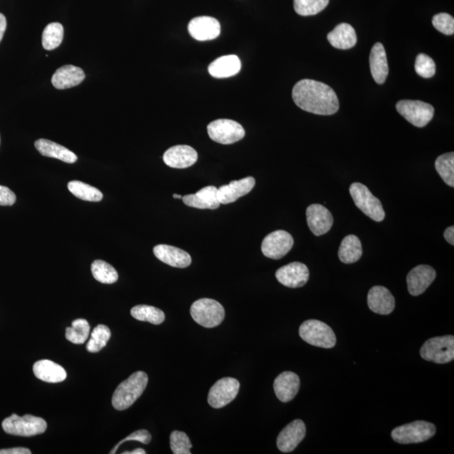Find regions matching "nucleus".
I'll list each match as a JSON object with an SVG mask.
<instances>
[{
  "label": "nucleus",
  "instance_id": "1",
  "mask_svg": "<svg viewBox=\"0 0 454 454\" xmlns=\"http://www.w3.org/2000/svg\"><path fill=\"white\" fill-rule=\"evenodd\" d=\"M292 98L299 108L310 113L331 115L339 110V101L335 91L319 81H299L293 88Z\"/></svg>",
  "mask_w": 454,
  "mask_h": 454
},
{
  "label": "nucleus",
  "instance_id": "2",
  "mask_svg": "<svg viewBox=\"0 0 454 454\" xmlns=\"http://www.w3.org/2000/svg\"><path fill=\"white\" fill-rule=\"evenodd\" d=\"M149 383V376L143 371H138L131 375L125 381L116 388L112 405L117 410L129 408L141 397Z\"/></svg>",
  "mask_w": 454,
  "mask_h": 454
},
{
  "label": "nucleus",
  "instance_id": "3",
  "mask_svg": "<svg viewBox=\"0 0 454 454\" xmlns=\"http://www.w3.org/2000/svg\"><path fill=\"white\" fill-rule=\"evenodd\" d=\"M2 428L10 435L33 437L44 433L48 428V424L44 419L32 415L19 417L17 414H13L3 420Z\"/></svg>",
  "mask_w": 454,
  "mask_h": 454
},
{
  "label": "nucleus",
  "instance_id": "4",
  "mask_svg": "<svg viewBox=\"0 0 454 454\" xmlns=\"http://www.w3.org/2000/svg\"><path fill=\"white\" fill-rule=\"evenodd\" d=\"M299 334L305 343L318 348H332L337 343V337L332 329L324 322L317 320L303 322Z\"/></svg>",
  "mask_w": 454,
  "mask_h": 454
},
{
  "label": "nucleus",
  "instance_id": "5",
  "mask_svg": "<svg viewBox=\"0 0 454 454\" xmlns=\"http://www.w3.org/2000/svg\"><path fill=\"white\" fill-rule=\"evenodd\" d=\"M190 314L196 323L205 328H213L223 321L225 309L218 301L204 298L193 303Z\"/></svg>",
  "mask_w": 454,
  "mask_h": 454
},
{
  "label": "nucleus",
  "instance_id": "6",
  "mask_svg": "<svg viewBox=\"0 0 454 454\" xmlns=\"http://www.w3.org/2000/svg\"><path fill=\"white\" fill-rule=\"evenodd\" d=\"M349 192L356 207L361 211L377 223L385 220L386 212L381 202L372 196L370 190L366 185L360 183H353L349 188Z\"/></svg>",
  "mask_w": 454,
  "mask_h": 454
},
{
  "label": "nucleus",
  "instance_id": "7",
  "mask_svg": "<svg viewBox=\"0 0 454 454\" xmlns=\"http://www.w3.org/2000/svg\"><path fill=\"white\" fill-rule=\"evenodd\" d=\"M436 432V426L433 423L417 421L395 428L391 437L399 444H419L429 440Z\"/></svg>",
  "mask_w": 454,
  "mask_h": 454
},
{
  "label": "nucleus",
  "instance_id": "8",
  "mask_svg": "<svg viewBox=\"0 0 454 454\" xmlns=\"http://www.w3.org/2000/svg\"><path fill=\"white\" fill-rule=\"evenodd\" d=\"M423 359L439 364L451 362L454 359V337L444 336L433 337L421 348Z\"/></svg>",
  "mask_w": 454,
  "mask_h": 454
},
{
  "label": "nucleus",
  "instance_id": "9",
  "mask_svg": "<svg viewBox=\"0 0 454 454\" xmlns=\"http://www.w3.org/2000/svg\"><path fill=\"white\" fill-rule=\"evenodd\" d=\"M397 110L411 125L419 128L428 125L435 111L430 104L409 100H399L397 104Z\"/></svg>",
  "mask_w": 454,
  "mask_h": 454
},
{
  "label": "nucleus",
  "instance_id": "10",
  "mask_svg": "<svg viewBox=\"0 0 454 454\" xmlns=\"http://www.w3.org/2000/svg\"><path fill=\"white\" fill-rule=\"evenodd\" d=\"M209 137L223 145L234 144L245 137V130L235 120L220 119L209 123L207 126Z\"/></svg>",
  "mask_w": 454,
  "mask_h": 454
},
{
  "label": "nucleus",
  "instance_id": "11",
  "mask_svg": "<svg viewBox=\"0 0 454 454\" xmlns=\"http://www.w3.org/2000/svg\"><path fill=\"white\" fill-rule=\"evenodd\" d=\"M239 390L240 383L238 379L226 377L218 380L209 390V406L215 409L223 408L234 401Z\"/></svg>",
  "mask_w": 454,
  "mask_h": 454
},
{
  "label": "nucleus",
  "instance_id": "12",
  "mask_svg": "<svg viewBox=\"0 0 454 454\" xmlns=\"http://www.w3.org/2000/svg\"><path fill=\"white\" fill-rule=\"evenodd\" d=\"M293 246V236L289 232L278 230L271 232L263 239L261 248L265 257L278 260L284 258Z\"/></svg>",
  "mask_w": 454,
  "mask_h": 454
},
{
  "label": "nucleus",
  "instance_id": "13",
  "mask_svg": "<svg viewBox=\"0 0 454 454\" xmlns=\"http://www.w3.org/2000/svg\"><path fill=\"white\" fill-rule=\"evenodd\" d=\"M275 276L281 285L296 289L304 286L309 281L308 267L304 263L294 262L278 269Z\"/></svg>",
  "mask_w": 454,
  "mask_h": 454
},
{
  "label": "nucleus",
  "instance_id": "14",
  "mask_svg": "<svg viewBox=\"0 0 454 454\" xmlns=\"http://www.w3.org/2000/svg\"><path fill=\"white\" fill-rule=\"evenodd\" d=\"M436 276V271L433 267L419 265L414 267L406 278L409 293L413 296H420L433 284Z\"/></svg>",
  "mask_w": 454,
  "mask_h": 454
},
{
  "label": "nucleus",
  "instance_id": "15",
  "mask_svg": "<svg viewBox=\"0 0 454 454\" xmlns=\"http://www.w3.org/2000/svg\"><path fill=\"white\" fill-rule=\"evenodd\" d=\"M306 218L310 230L316 236L327 234L333 225L332 213L319 204L310 205L306 209Z\"/></svg>",
  "mask_w": 454,
  "mask_h": 454
},
{
  "label": "nucleus",
  "instance_id": "16",
  "mask_svg": "<svg viewBox=\"0 0 454 454\" xmlns=\"http://www.w3.org/2000/svg\"><path fill=\"white\" fill-rule=\"evenodd\" d=\"M305 433L306 428L304 422L294 420L290 422L278 436L277 446L279 451L282 453L294 451L304 439Z\"/></svg>",
  "mask_w": 454,
  "mask_h": 454
},
{
  "label": "nucleus",
  "instance_id": "17",
  "mask_svg": "<svg viewBox=\"0 0 454 454\" xmlns=\"http://www.w3.org/2000/svg\"><path fill=\"white\" fill-rule=\"evenodd\" d=\"M190 36L197 41H211L220 34V24L216 19L209 17H196L189 22Z\"/></svg>",
  "mask_w": 454,
  "mask_h": 454
},
{
  "label": "nucleus",
  "instance_id": "18",
  "mask_svg": "<svg viewBox=\"0 0 454 454\" xmlns=\"http://www.w3.org/2000/svg\"><path fill=\"white\" fill-rule=\"evenodd\" d=\"M256 180L254 177H247L240 180L231 181L230 184L220 186L217 190V197L220 204L234 203L239 198L247 196L254 188Z\"/></svg>",
  "mask_w": 454,
  "mask_h": 454
},
{
  "label": "nucleus",
  "instance_id": "19",
  "mask_svg": "<svg viewBox=\"0 0 454 454\" xmlns=\"http://www.w3.org/2000/svg\"><path fill=\"white\" fill-rule=\"evenodd\" d=\"M197 159V151L187 145L170 147L164 154L165 164L173 169L189 168L196 164Z\"/></svg>",
  "mask_w": 454,
  "mask_h": 454
},
{
  "label": "nucleus",
  "instance_id": "20",
  "mask_svg": "<svg viewBox=\"0 0 454 454\" xmlns=\"http://www.w3.org/2000/svg\"><path fill=\"white\" fill-rule=\"evenodd\" d=\"M368 305L379 315H390L395 308V300L390 291L383 286H375L368 291Z\"/></svg>",
  "mask_w": 454,
  "mask_h": 454
},
{
  "label": "nucleus",
  "instance_id": "21",
  "mask_svg": "<svg viewBox=\"0 0 454 454\" xmlns=\"http://www.w3.org/2000/svg\"><path fill=\"white\" fill-rule=\"evenodd\" d=\"M301 380L293 372H283L274 382L275 395L283 403L290 402L296 397L300 390Z\"/></svg>",
  "mask_w": 454,
  "mask_h": 454
},
{
  "label": "nucleus",
  "instance_id": "22",
  "mask_svg": "<svg viewBox=\"0 0 454 454\" xmlns=\"http://www.w3.org/2000/svg\"><path fill=\"white\" fill-rule=\"evenodd\" d=\"M153 254L161 262L171 267L185 269L191 265L192 258L180 248L160 244L153 248Z\"/></svg>",
  "mask_w": 454,
  "mask_h": 454
},
{
  "label": "nucleus",
  "instance_id": "23",
  "mask_svg": "<svg viewBox=\"0 0 454 454\" xmlns=\"http://www.w3.org/2000/svg\"><path fill=\"white\" fill-rule=\"evenodd\" d=\"M217 189L215 186H207L193 195L185 196L184 203L189 207L200 209H216L220 207Z\"/></svg>",
  "mask_w": 454,
  "mask_h": 454
},
{
  "label": "nucleus",
  "instance_id": "24",
  "mask_svg": "<svg viewBox=\"0 0 454 454\" xmlns=\"http://www.w3.org/2000/svg\"><path fill=\"white\" fill-rule=\"evenodd\" d=\"M85 79L82 68L73 65H66L58 68L52 79L53 86L57 89H67L77 86Z\"/></svg>",
  "mask_w": 454,
  "mask_h": 454
},
{
  "label": "nucleus",
  "instance_id": "25",
  "mask_svg": "<svg viewBox=\"0 0 454 454\" xmlns=\"http://www.w3.org/2000/svg\"><path fill=\"white\" fill-rule=\"evenodd\" d=\"M370 71L376 83L383 84L389 75L386 49L380 42L372 46L370 56Z\"/></svg>",
  "mask_w": 454,
  "mask_h": 454
},
{
  "label": "nucleus",
  "instance_id": "26",
  "mask_svg": "<svg viewBox=\"0 0 454 454\" xmlns=\"http://www.w3.org/2000/svg\"><path fill=\"white\" fill-rule=\"evenodd\" d=\"M35 376L46 383H60L67 378L63 367L50 360L37 361L33 366Z\"/></svg>",
  "mask_w": 454,
  "mask_h": 454
},
{
  "label": "nucleus",
  "instance_id": "27",
  "mask_svg": "<svg viewBox=\"0 0 454 454\" xmlns=\"http://www.w3.org/2000/svg\"><path fill=\"white\" fill-rule=\"evenodd\" d=\"M242 68L239 57L236 55H227L217 58L209 64V75L216 79H226L238 75Z\"/></svg>",
  "mask_w": 454,
  "mask_h": 454
},
{
  "label": "nucleus",
  "instance_id": "28",
  "mask_svg": "<svg viewBox=\"0 0 454 454\" xmlns=\"http://www.w3.org/2000/svg\"><path fill=\"white\" fill-rule=\"evenodd\" d=\"M35 146L44 157L57 158L58 160L67 162V164H75L77 160L76 154L73 151L56 142L49 141V140L39 139L35 142Z\"/></svg>",
  "mask_w": 454,
  "mask_h": 454
},
{
  "label": "nucleus",
  "instance_id": "29",
  "mask_svg": "<svg viewBox=\"0 0 454 454\" xmlns=\"http://www.w3.org/2000/svg\"><path fill=\"white\" fill-rule=\"evenodd\" d=\"M328 40L333 48L348 50L357 44L358 38H357L355 30L352 26L347 23H341L328 35Z\"/></svg>",
  "mask_w": 454,
  "mask_h": 454
},
{
  "label": "nucleus",
  "instance_id": "30",
  "mask_svg": "<svg viewBox=\"0 0 454 454\" xmlns=\"http://www.w3.org/2000/svg\"><path fill=\"white\" fill-rule=\"evenodd\" d=\"M363 248L358 236L348 235L341 240L339 251V257L341 262L351 265L358 262L362 257Z\"/></svg>",
  "mask_w": 454,
  "mask_h": 454
},
{
  "label": "nucleus",
  "instance_id": "31",
  "mask_svg": "<svg viewBox=\"0 0 454 454\" xmlns=\"http://www.w3.org/2000/svg\"><path fill=\"white\" fill-rule=\"evenodd\" d=\"M131 316L135 319L149 322L154 325H160L165 320V314L162 310L154 306L139 305L131 310Z\"/></svg>",
  "mask_w": 454,
  "mask_h": 454
},
{
  "label": "nucleus",
  "instance_id": "32",
  "mask_svg": "<svg viewBox=\"0 0 454 454\" xmlns=\"http://www.w3.org/2000/svg\"><path fill=\"white\" fill-rule=\"evenodd\" d=\"M68 188L73 196L82 200L99 202L103 199V193L100 190L81 181L69 182Z\"/></svg>",
  "mask_w": 454,
  "mask_h": 454
},
{
  "label": "nucleus",
  "instance_id": "33",
  "mask_svg": "<svg viewBox=\"0 0 454 454\" xmlns=\"http://www.w3.org/2000/svg\"><path fill=\"white\" fill-rule=\"evenodd\" d=\"M93 276L102 284L111 285L118 281L117 271L113 266L103 260H95L91 265Z\"/></svg>",
  "mask_w": 454,
  "mask_h": 454
},
{
  "label": "nucleus",
  "instance_id": "34",
  "mask_svg": "<svg viewBox=\"0 0 454 454\" xmlns=\"http://www.w3.org/2000/svg\"><path fill=\"white\" fill-rule=\"evenodd\" d=\"M64 26L60 23H50L42 33V46L46 50L56 49L64 40Z\"/></svg>",
  "mask_w": 454,
  "mask_h": 454
},
{
  "label": "nucleus",
  "instance_id": "35",
  "mask_svg": "<svg viewBox=\"0 0 454 454\" xmlns=\"http://www.w3.org/2000/svg\"><path fill=\"white\" fill-rule=\"evenodd\" d=\"M435 168L442 180L450 187H454V153L441 155L436 159Z\"/></svg>",
  "mask_w": 454,
  "mask_h": 454
},
{
  "label": "nucleus",
  "instance_id": "36",
  "mask_svg": "<svg viewBox=\"0 0 454 454\" xmlns=\"http://www.w3.org/2000/svg\"><path fill=\"white\" fill-rule=\"evenodd\" d=\"M91 333V327L85 319L73 321L72 327L66 329V339L72 343L83 344L87 341Z\"/></svg>",
  "mask_w": 454,
  "mask_h": 454
},
{
  "label": "nucleus",
  "instance_id": "37",
  "mask_svg": "<svg viewBox=\"0 0 454 454\" xmlns=\"http://www.w3.org/2000/svg\"><path fill=\"white\" fill-rule=\"evenodd\" d=\"M111 337V332L107 325H98L93 330L91 339L86 345L89 352H98L106 346Z\"/></svg>",
  "mask_w": 454,
  "mask_h": 454
},
{
  "label": "nucleus",
  "instance_id": "38",
  "mask_svg": "<svg viewBox=\"0 0 454 454\" xmlns=\"http://www.w3.org/2000/svg\"><path fill=\"white\" fill-rule=\"evenodd\" d=\"M328 3L329 0H294V8L301 17H312L321 12Z\"/></svg>",
  "mask_w": 454,
  "mask_h": 454
},
{
  "label": "nucleus",
  "instance_id": "39",
  "mask_svg": "<svg viewBox=\"0 0 454 454\" xmlns=\"http://www.w3.org/2000/svg\"><path fill=\"white\" fill-rule=\"evenodd\" d=\"M170 447L174 454H190L193 445L187 434L173 431L170 435Z\"/></svg>",
  "mask_w": 454,
  "mask_h": 454
},
{
  "label": "nucleus",
  "instance_id": "40",
  "mask_svg": "<svg viewBox=\"0 0 454 454\" xmlns=\"http://www.w3.org/2000/svg\"><path fill=\"white\" fill-rule=\"evenodd\" d=\"M415 69L419 76L424 79H430L435 75L436 64L432 57L424 53H420L416 58Z\"/></svg>",
  "mask_w": 454,
  "mask_h": 454
},
{
  "label": "nucleus",
  "instance_id": "41",
  "mask_svg": "<svg viewBox=\"0 0 454 454\" xmlns=\"http://www.w3.org/2000/svg\"><path fill=\"white\" fill-rule=\"evenodd\" d=\"M433 25L438 32L447 36H451L454 33V19L447 13L434 15Z\"/></svg>",
  "mask_w": 454,
  "mask_h": 454
},
{
  "label": "nucleus",
  "instance_id": "42",
  "mask_svg": "<svg viewBox=\"0 0 454 454\" xmlns=\"http://www.w3.org/2000/svg\"><path fill=\"white\" fill-rule=\"evenodd\" d=\"M151 440V434L149 432H147L146 430L135 431V433H131V435L126 437L125 439L120 441L119 444L116 445L113 449H112V451L110 453L112 454L115 453L116 451H117V449L119 448L120 446L123 444L124 442H126L138 441L139 442H142V444H149Z\"/></svg>",
  "mask_w": 454,
  "mask_h": 454
},
{
  "label": "nucleus",
  "instance_id": "43",
  "mask_svg": "<svg viewBox=\"0 0 454 454\" xmlns=\"http://www.w3.org/2000/svg\"><path fill=\"white\" fill-rule=\"evenodd\" d=\"M17 201V196L12 190L6 187V186L0 185V205H13Z\"/></svg>",
  "mask_w": 454,
  "mask_h": 454
},
{
  "label": "nucleus",
  "instance_id": "44",
  "mask_svg": "<svg viewBox=\"0 0 454 454\" xmlns=\"http://www.w3.org/2000/svg\"><path fill=\"white\" fill-rule=\"evenodd\" d=\"M0 454H32V451L26 448H12L1 449Z\"/></svg>",
  "mask_w": 454,
  "mask_h": 454
},
{
  "label": "nucleus",
  "instance_id": "45",
  "mask_svg": "<svg viewBox=\"0 0 454 454\" xmlns=\"http://www.w3.org/2000/svg\"><path fill=\"white\" fill-rule=\"evenodd\" d=\"M444 238L449 244L454 245V227H449L444 231Z\"/></svg>",
  "mask_w": 454,
  "mask_h": 454
},
{
  "label": "nucleus",
  "instance_id": "46",
  "mask_svg": "<svg viewBox=\"0 0 454 454\" xmlns=\"http://www.w3.org/2000/svg\"><path fill=\"white\" fill-rule=\"evenodd\" d=\"M7 27V21L5 15L0 13V42H1L3 37V34L6 32Z\"/></svg>",
  "mask_w": 454,
  "mask_h": 454
},
{
  "label": "nucleus",
  "instance_id": "47",
  "mask_svg": "<svg viewBox=\"0 0 454 454\" xmlns=\"http://www.w3.org/2000/svg\"><path fill=\"white\" fill-rule=\"evenodd\" d=\"M123 454H146V451L142 448L135 449L134 451L131 452H125Z\"/></svg>",
  "mask_w": 454,
  "mask_h": 454
},
{
  "label": "nucleus",
  "instance_id": "48",
  "mask_svg": "<svg viewBox=\"0 0 454 454\" xmlns=\"http://www.w3.org/2000/svg\"><path fill=\"white\" fill-rule=\"evenodd\" d=\"M173 197L176 198V199H182V198H183V196H181L180 195H176V193H173Z\"/></svg>",
  "mask_w": 454,
  "mask_h": 454
}]
</instances>
